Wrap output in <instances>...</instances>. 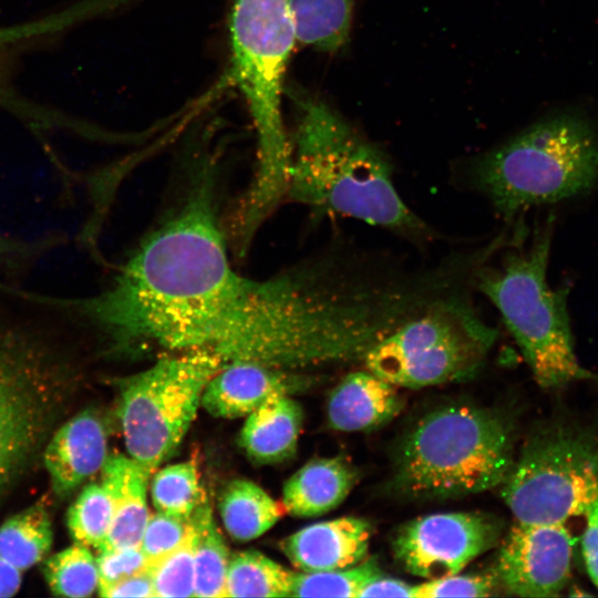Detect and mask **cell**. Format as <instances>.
<instances>
[{
    "instance_id": "277c9868",
    "label": "cell",
    "mask_w": 598,
    "mask_h": 598,
    "mask_svg": "<svg viewBox=\"0 0 598 598\" xmlns=\"http://www.w3.org/2000/svg\"><path fill=\"white\" fill-rule=\"evenodd\" d=\"M233 78L244 95L257 134V167L239 209V221L258 230L287 198L291 142L281 115L287 63L296 32L288 0H233Z\"/></svg>"
},
{
    "instance_id": "f1b7e54d",
    "label": "cell",
    "mask_w": 598,
    "mask_h": 598,
    "mask_svg": "<svg viewBox=\"0 0 598 598\" xmlns=\"http://www.w3.org/2000/svg\"><path fill=\"white\" fill-rule=\"evenodd\" d=\"M148 573L153 581L154 597H195L192 526L184 540L169 554L151 565Z\"/></svg>"
},
{
    "instance_id": "52a82bcc",
    "label": "cell",
    "mask_w": 598,
    "mask_h": 598,
    "mask_svg": "<svg viewBox=\"0 0 598 598\" xmlns=\"http://www.w3.org/2000/svg\"><path fill=\"white\" fill-rule=\"evenodd\" d=\"M467 184L505 219L580 196L598 184V140L573 116L539 122L478 156Z\"/></svg>"
},
{
    "instance_id": "5b68a950",
    "label": "cell",
    "mask_w": 598,
    "mask_h": 598,
    "mask_svg": "<svg viewBox=\"0 0 598 598\" xmlns=\"http://www.w3.org/2000/svg\"><path fill=\"white\" fill-rule=\"evenodd\" d=\"M549 220L534 231L532 241L504 248L499 262L492 257L474 272L473 288L499 312L537 384L560 389L573 381L597 379L578 361L567 308L568 288L547 281L551 246Z\"/></svg>"
},
{
    "instance_id": "30bf717a",
    "label": "cell",
    "mask_w": 598,
    "mask_h": 598,
    "mask_svg": "<svg viewBox=\"0 0 598 598\" xmlns=\"http://www.w3.org/2000/svg\"><path fill=\"white\" fill-rule=\"evenodd\" d=\"M223 367L221 360L205 351L176 352L118 383L127 453L152 475L175 453L206 384Z\"/></svg>"
},
{
    "instance_id": "2e32d148",
    "label": "cell",
    "mask_w": 598,
    "mask_h": 598,
    "mask_svg": "<svg viewBox=\"0 0 598 598\" xmlns=\"http://www.w3.org/2000/svg\"><path fill=\"white\" fill-rule=\"evenodd\" d=\"M402 408L396 386L365 370L350 372L339 382L330 393L327 414L336 431L364 432L388 423Z\"/></svg>"
},
{
    "instance_id": "d590c367",
    "label": "cell",
    "mask_w": 598,
    "mask_h": 598,
    "mask_svg": "<svg viewBox=\"0 0 598 598\" xmlns=\"http://www.w3.org/2000/svg\"><path fill=\"white\" fill-rule=\"evenodd\" d=\"M22 582V571L0 557V598L14 596Z\"/></svg>"
},
{
    "instance_id": "cb8c5ba5",
    "label": "cell",
    "mask_w": 598,
    "mask_h": 598,
    "mask_svg": "<svg viewBox=\"0 0 598 598\" xmlns=\"http://www.w3.org/2000/svg\"><path fill=\"white\" fill-rule=\"evenodd\" d=\"M292 571L257 550L230 555L226 597H289Z\"/></svg>"
},
{
    "instance_id": "4fadbf2b",
    "label": "cell",
    "mask_w": 598,
    "mask_h": 598,
    "mask_svg": "<svg viewBox=\"0 0 598 598\" xmlns=\"http://www.w3.org/2000/svg\"><path fill=\"white\" fill-rule=\"evenodd\" d=\"M107 456V429L89 408L56 426L42 451L52 491L59 497L101 472Z\"/></svg>"
},
{
    "instance_id": "7a4b0ae2",
    "label": "cell",
    "mask_w": 598,
    "mask_h": 598,
    "mask_svg": "<svg viewBox=\"0 0 598 598\" xmlns=\"http://www.w3.org/2000/svg\"><path fill=\"white\" fill-rule=\"evenodd\" d=\"M287 198L409 239L433 229L400 196L388 155L323 102L299 99Z\"/></svg>"
},
{
    "instance_id": "5bb4252c",
    "label": "cell",
    "mask_w": 598,
    "mask_h": 598,
    "mask_svg": "<svg viewBox=\"0 0 598 598\" xmlns=\"http://www.w3.org/2000/svg\"><path fill=\"white\" fill-rule=\"evenodd\" d=\"M371 529L363 518L339 517L299 529L281 543V549L300 571L346 569L367 558Z\"/></svg>"
},
{
    "instance_id": "8fae6325",
    "label": "cell",
    "mask_w": 598,
    "mask_h": 598,
    "mask_svg": "<svg viewBox=\"0 0 598 598\" xmlns=\"http://www.w3.org/2000/svg\"><path fill=\"white\" fill-rule=\"evenodd\" d=\"M501 534L498 520L485 514H432L402 526L392 540V549L409 574L434 579L461 573L493 548Z\"/></svg>"
},
{
    "instance_id": "ba28073f",
    "label": "cell",
    "mask_w": 598,
    "mask_h": 598,
    "mask_svg": "<svg viewBox=\"0 0 598 598\" xmlns=\"http://www.w3.org/2000/svg\"><path fill=\"white\" fill-rule=\"evenodd\" d=\"M466 286L431 302L364 355L367 370L395 386L419 389L473 377L497 339Z\"/></svg>"
},
{
    "instance_id": "4dcf8cb0",
    "label": "cell",
    "mask_w": 598,
    "mask_h": 598,
    "mask_svg": "<svg viewBox=\"0 0 598 598\" xmlns=\"http://www.w3.org/2000/svg\"><path fill=\"white\" fill-rule=\"evenodd\" d=\"M189 526V518L161 512L150 515L140 543L150 566L174 550L188 534Z\"/></svg>"
},
{
    "instance_id": "4316f807",
    "label": "cell",
    "mask_w": 598,
    "mask_h": 598,
    "mask_svg": "<svg viewBox=\"0 0 598 598\" xmlns=\"http://www.w3.org/2000/svg\"><path fill=\"white\" fill-rule=\"evenodd\" d=\"M112 524L111 498L101 484H87L72 503L66 525L73 542L97 551L104 546Z\"/></svg>"
},
{
    "instance_id": "83f0119b",
    "label": "cell",
    "mask_w": 598,
    "mask_h": 598,
    "mask_svg": "<svg viewBox=\"0 0 598 598\" xmlns=\"http://www.w3.org/2000/svg\"><path fill=\"white\" fill-rule=\"evenodd\" d=\"M380 574L373 558L346 569L292 573L290 591L293 597L358 598L365 584Z\"/></svg>"
},
{
    "instance_id": "836d02e7",
    "label": "cell",
    "mask_w": 598,
    "mask_h": 598,
    "mask_svg": "<svg viewBox=\"0 0 598 598\" xmlns=\"http://www.w3.org/2000/svg\"><path fill=\"white\" fill-rule=\"evenodd\" d=\"M99 595L107 598L154 597L153 581L147 570L100 589Z\"/></svg>"
},
{
    "instance_id": "44dd1931",
    "label": "cell",
    "mask_w": 598,
    "mask_h": 598,
    "mask_svg": "<svg viewBox=\"0 0 598 598\" xmlns=\"http://www.w3.org/2000/svg\"><path fill=\"white\" fill-rule=\"evenodd\" d=\"M194 538L195 597H226L230 558L205 494L189 517Z\"/></svg>"
},
{
    "instance_id": "7402d4cb",
    "label": "cell",
    "mask_w": 598,
    "mask_h": 598,
    "mask_svg": "<svg viewBox=\"0 0 598 598\" xmlns=\"http://www.w3.org/2000/svg\"><path fill=\"white\" fill-rule=\"evenodd\" d=\"M297 41L334 52L348 41L352 0H288Z\"/></svg>"
},
{
    "instance_id": "603a6c76",
    "label": "cell",
    "mask_w": 598,
    "mask_h": 598,
    "mask_svg": "<svg viewBox=\"0 0 598 598\" xmlns=\"http://www.w3.org/2000/svg\"><path fill=\"white\" fill-rule=\"evenodd\" d=\"M53 540L48 508L33 504L0 525V557L22 573L44 560Z\"/></svg>"
},
{
    "instance_id": "6da1fadb",
    "label": "cell",
    "mask_w": 598,
    "mask_h": 598,
    "mask_svg": "<svg viewBox=\"0 0 598 598\" xmlns=\"http://www.w3.org/2000/svg\"><path fill=\"white\" fill-rule=\"evenodd\" d=\"M148 235L112 283L71 300L116 350L205 351L225 365L296 369L363 360L406 320L405 278L380 251L354 247L267 279L230 264L213 173Z\"/></svg>"
},
{
    "instance_id": "9a60e30c",
    "label": "cell",
    "mask_w": 598,
    "mask_h": 598,
    "mask_svg": "<svg viewBox=\"0 0 598 598\" xmlns=\"http://www.w3.org/2000/svg\"><path fill=\"white\" fill-rule=\"evenodd\" d=\"M301 385L302 381L285 369L258 363H230L208 381L200 404L217 417H241L271 395L289 393Z\"/></svg>"
},
{
    "instance_id": "d4e9b609",
    "label": "cell",
    "mask_w": 598,
    "mask_h": 598,
    "mask_svg": "<svg viewBox=\"0 0 598 598\" xmlns=\"http://www.w3.org/2000/svg\"><path fill=\"white\" fill-rule=\"evenodd\" d=\"M43 576L52 594L84 598L99 589L96 557L89 547L73 544L43 560Z\"/></svg>"
},
{
    "instance_id": "1f68e13d",
    "label": "cell",
    "mask_w": 598,
    "mask_h": 598,
    "mask_svg": "<svg viewBox=\"0 0 598 598\" xmlns=\"http://www.w3.org/2000/svg\"><path fill=\"white\" fill-rule=\"evenodd\" d=\"M99 589L148 570L150 564L140 546L99 551Z\"/></svg>"
},
{
    "instance_id": "ac0fdd59",
    "label": "cell",
    "mask_w": 598,
    "mask_h": 598,
    "mask_svg": "<svg viewBox=\"0 0 598 598\" xmlns=\"http://www.w3.org/2000/svg\"><path fill=\"white\" fill-rule=\"evenodd\" d=\"M358 481L346 458H315L299 468L282 489L283 509L297 517L323 515L339 506Z\"/></svg>"
},
{
    "instance_id": "d6a6232c",
    "label": "cell",
    "mask_w": 598,
    "mask_h": 598,
    "mask_svg": "<svg viewBox=\"0 0 598 598\" xmlns=\"http://www.w3.org/2000/svg\"><path fill=\"white\" fill-rule=\"evenodd\" d=\"M586 527L582 535V556L587 573L598 589V497L585 514Z\"/></svg>"
},
{
    "instance_id": "3957f363",
    "label": "cell",
    "mask_w": 598,
    "mask_h": 598,
    "mask_svg": "<svg viewBox=\"0 0 598 598\" xmlns=\"http://www.w3.org/2000/svg\"><path fill=\"white\" fill-rule=\"evenodd\" d=\"M76 362L64 321L0 300V501L63 416Z\"/></svg>"
},
{
    "instance_id": "d6986e66",
    "label": "cell",
    "mask_w": 598,
    "mask_h": 598,
    "mask_svg": "<svg viewBox=\"0 0 598 598\" xmlns=\"http://www.w3.org/2000/svg\"><path fill=\"white\" fill-rule=\"evenodd\" d=\"M303 413L288 393L268 398L247 415L239 444L258 464H274L291 457L297 448Z\"/></svg>"
},
{
    "instance_id": "f546056e",
    "label": "cell",
    "mask_w": 598,
    "mask_h": 598,
    "mask_svg": "<svg viewBox=\"0 0 598 598\" xmlns=\"http://www.w3.org/2000/svg\"><path fill=\"white\" fill-rule=\"evenodd\" d=\"M501 584L497 573H460L414 585V598L489 597Z\"/></svg>"
},
{
    "instance_id": "9c48e42d",
    "label": "cell",
    "mask_w": 598,
    "mask_h": 598,
    "mask_svg": "<svg viewBox=\"0 0 598 598\" xmlns=\"http://www.w3.org/2000/svg\"><path fill=\"white\" fill-rule=\"evenodd\" d=\"M501 496L527 524H565L598 497V430L561 421L535 432L503 480Z\"/></svg>"
},
{
    "instance_id": "7c38bea8",
    "label": "cell",
    "mask_w": 598,
    "mask_h": 598,
    "mask_svg": "<svg viewBox=\"0 0 598 598\" xmlns=\"http://www.w3.org/2000/svg\"><path fill=\"white\" fill-rule=\"evenodd\" d=\"M573 545L565 524L516 522L499 549L501 584L519 597H557L570 577Z\"/></svg>"
},
{
    "instance_id": "e0dca14e",
    "label": "cell",
    "mask_w": 598,
    "mask_h": 598,
    "mask_svg": "<svg viewBox=\"0 0 598 598\" xmlns=\"http://www.w3.org/2000/svg\"><path fill=\"white\" fill-rule=\"evenodd\" d=\"M102 485L112 503V524L104 546L99 550L140 546L150 517L147 488L152 474L131 456H107Z\"/></svg>"
},
{
    "instance_id": "e575fe53",
    "label": "cell",
    "mask_w": 598,
    "mask_h": 598,
    "mask_svg": "<svg viewBox=\"0 0 598 598\" xmlns=\"http://www.w3.org/2000/svg\"><path fill=\"white\" fill-rule=\"evenodd\" d=\"M368 597L414 598V585L404 582L401 579L385 577L383 574H380L368 581L358 595V598Z\"/></svg>"
},
{
    "instance_id": "8992f818",
    "label": "cell",
    "mask_w": 598,
    "mask_h": 598,
    "mask_svg": "<svg viewBox=\"0 0 598 598\" xmlns=\"http://www.w3.org/2000/svg\"><path fill=\"white\" fill-rule=\"evenodd\" d=\"M514 462L513 430L487 408L441 406L402 439L392 486L406 497L447 498L499 486Z\"/></svg>"
},
{
    "instance_id": "484cf974",
    "label": "cell",
    "mask_w": 598,
    "mask_h": 598,
    "mask_svg": "<svg viewBox=\"0 0 598 598\" xmlns=\"http://www.w3.org/2000/svg\"><path fill=\"white\" fill-rule=\"evenodd\" d=\"M151 494L157 512L188 519L204 494L196 464L187 461L157 471Z\"/></svg>"
},
{
    "instance_id": "ffe728a7",
    "label": "cell",
    "mask_w": 598,
    "mask_h": 598,
    "mask_svg": "<svg viewBox=\"0 0 598 598\" xmlns=\"http://www.w3.org/2000/svg\"><path fill=\"white\" fill-rule=\"evenodd\" d=\"M218 508L225 529L240 542L258 538L282 516V508L274 498L254 482L243 478L226 485Z\"/></svg>"
}]
</instances>
